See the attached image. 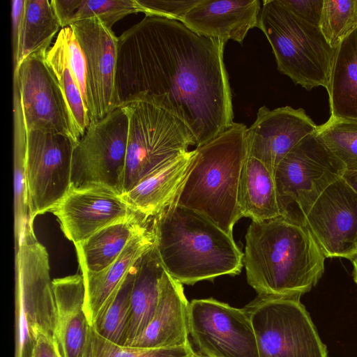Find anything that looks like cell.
Instances as JSON below:
<instances>
[{
    "mask_svg": "<svg viewBox=\"0 0 357 357\" xmlns=\"http://www.w3.org/2000/svg\"><path fill=\"white\" fill-rule=\"evenodd\" d=\"M189 303L183 284L165 271L155 314L144 331L128 346L159 348L190 344L188 340Z\"/></svg>",
    "mask_w": 357,
    "mask_h": 357,
    "instance_id": "obj_19",
    "label": "cell"
},
{
    "mask_svg": "<svg viewBox=\"0 0 357 357\" xmlns=\"http://www.w3.org/2000/svg\"><path fill=\"white\" fill-rule=\"evenodd\" d=\"M301 296L260 297L246 311L259 357H328Z\"/></svg>",
    "mask_w": 357,
    "mask_h": 357,
    "instance_id": "obj_9",
    "label": "cell"
},
{
    "mask_svg": "<svg viewBox=\"0 0 357 357\" xmlns=\"http://www.w3.org/2000/svg\"><path fill=\"white\" fill-rule=\"evenodd\" d=\"M319 29L336 50L357 29V0H324Z\"/></svg>",
    "mask_w": 357,
    "mask_h": 357,
    "instance_id": "obj_34",
    "label": "cell"
},
{
    "mask_svg": "<svg viewBox=\"0 0 357 357\" xmlns=\"http://www.w3.org/2000/svg\"><path fill=\"white\" fill-rule=\"evenodd\" d=\"M61 27L77 21L97 18L107 27L112 26L124 17L144 13L137 0H51Z\"/></svg>",
    "mask_w": 357,
    "mask_h": 357,
    "instance_id": "obj_29",
    "label": "cell"
},
{
    "mask_svg": "<svg viewBox=\"0 0 357 357\" xmlns=\"http://www.w3.org/2000/svg\"><path fill=\"white\" fill-rule=\"evenodd\" d=\"M241 217L262 222L281 216L273 174L260 160L247 157L238 190Z\"/></svg>",
    "mask_w": 357,
    "mask_h": 357,
    "instance_id": "obj_24",
    "label": "cell"
},
{
    "mask_svg": "<svg viewBox=\"0 0 357 357\" xmlns=\"http://www.w3.org/2000/svg\"><path fill=\"white\" fill-rule=\"evenodd\" d=\"M326 90L331 117L357 119V29L336 49Z\"/></svg>",
    "mask_w": 357,
    "mask_h": 357,
    "instance_id": "obj_26",
    "label": "cell"
},
{
    "mask_svg": "<svg viewBox=\"0 0 357 357\" xmlns=\"http://www.w3.org/2000/svg\"><path fill=\"white\" fill-rule=\"evenodd\" d=\"M245 242L247 280L260 297L301 296L324 272L326 257L309 229L282 216L252 221Z\"/></svg>",
    "mask_w": 357,
    "mask_h": 357,
    "instance_id": "obj_2",
    "label": "cell"
},
{
    "mask_svg": "<svg viewBox=\"0 0 357 357\" xmlns=\"http://www.w3.org/2000/svg\"><path fill=\"white\" fill-rule=\"evenodd\" d=\"M190 344L183 347L145 348L115 344L90 326L84 357H192Z\"/></svg>",
    "mask_w": 357,
    "mask_h": 357,
    "instance_id": "obj_33",
    "label": "cell"
},
{
    "mask_svg": "<svg viewBox=\"0 0 357 357\" xmlns=\"http://www.w3.org/2000/svg\"><path fill=\"white\" fill-rule=\"evenodd\" d=\"M15 248V357H32L38 336L55 331L49 255L30 223Z\"/></svg>",
    "mask_w": 357,
    "mask_h": 357,
    "instance_id": "obj_7",
    "label": "cell"
},
{
    "mask_svg": "<svg viewBox=\"0 0 357 357\" xmlns=\"http://www.w3.org/2000/svg\"><path fill=\"white\" fill-rule=\"evenodd\" d=\"M45 59L60 84L79 141L90 125V120L81 91L70 70L63 38L60 31L55 43L47 52Z\"/></svg>",
    "mask_w": 357,
    "mask_h": 357,
    "instance_id": "obj_30",
    "label": "cell"
},
{
    "mask_svg": "<svg viewBox=\"0 0 357 357\" xmlns=\"http://www.w3.org/2000/svg\"><path fill=\"white\" fill-rule=\"evenodd\" d=\"M192 357H208L207 356H205L199 352H195L194 351L193 354H192Z\"/></svg>",
    "mask_w": 357,
    "mask_h": 357,
    "instance_id": "obj_42",
    "label": "cell"
},
{
    "mask_svg": "<svg viewBox=\"0 0 357 357\" xmlns=\"http://www.w3.org/2000/svg\"><path fill=\"white\" fill-rule=\"evenodd\" d=\"M352 262H353V266H354L353 278H354V282L357 284V255L352 260Z\"/></svg>",
    "mask_w": 357,
    "mask_h": 357,
    "instance_id": "obj_41",
    "label": "cell"
},
{
    "mask_svg": "<svg viewBox=\"0 0 357 357\" xmlns=\"http://www.w3.org/2000/svg\"><path fill=\"white\" fill-rule=\"evenodd\" d=\"M165 271L154 245L137 261L124 346H128L151 321Z\"/></svg>",
    "mask_w": 357,
    "mask_h": 357,
    "instance_id": "obj_23",
    "label": "cell"
},
{
    "mask_svg": "<svg viewBox=\"0 0 357 357\" xmlns=\"http://www.w3.org/2000/svg\"><path fill=\"white\" fill-rule=\"evenodd\" d=\"M317 132L346 170H357V119L331 116Z\"/></svg>",
    "mask_w": 357,
    "mask_h": 357,
    "instance_id": "obj_32",
    "label": "cell"
},
{
    "mask_svg": "<svg viewBox=\"0 0 357 357\" xmlns=\"http://www.w3.org/2000/svg\"><path fill=\"white\" fill-rule=\"evenodd\" d=\"M247 127L235 123L204 144L196 147L190 169L175 204L195 211L233 236L242 218L238 190L248 157Z\"/></svg>",
    "mask_w": 357,
    "mask_h": 357,
    "instance_id": "obj_4",
    "label": "cell"
},
{
    "mask_svg": "<svg viewBox=\"0 0 357 357\" xmlns=\"http://www.w3.org/2000/svg\"><path fill=\"white\" fill-rule=\"evenodd\" d=\"M26 0L11 1V27L13 64L15 63L20 49L23 27Z\"/></svg>",
    "mask_w": 357,
    "mask_h": 357,
    "instance_id": "obj_38",
    "label": "cell"
},
{
    "mask_svg": "<svg viewBox=\"0 0 357 357\" xmlns=\"http://www.w3.org/2000/svg\"><path fill=\"white\" fill-rule=\"evenodd\" d=\"M56 303L54 337L62 357H84L90 325L82 274L52 280Z\"/></svg>",
    "mask_w": 357,
    "mask_h": 357,
    "instance_id": "obj_21",
    "label": "cell"
},
{
    "mask_svg": "<svg viewBox=\"0 0 357 357\" xmlns=\"http://www.w3.org/2000/svg\"><path fill=\"white\" fill-rule=\"evenodd\" d=\"M342 178L357 192V170H346Z\"/></svg>",
    "mask_w": 357,
    "mask_h": 357,
    "instance_id": "obj_40",
    "label": "cell"
},
{
    "mask_svg": "<svg viewBox=\"0 0 357 357\" xmlns=\"http://www.w3.org/2000/svg\"><path fill=\"white\" fill-rule=\"evenodd\" d=\"M136 264L132 266L92 326L100 336L120 345L125 343Z\"/></svg>",
    "mask_w": 357,
    "mask_h": 357,
    "instance_id": "obj_31",
    "label": "cell"
},
{
    "mask_svg": "<svg viewBox=\"0 0 357 357\" xmlns=\"http://www.w3.org/2000/svg\"><path fill=\"white\" fill-rule=\"evenodd\" d=\"M28 131L25 124L18 79L13 75L14 236L15 247L29 225L26 176Z\"/></svg>",
    "mask_w": 357,
    "mask_h": 357,
    "instance_id": "obj_27",
    "label": "cell"
},
{
    "mask_svg": "<svg viewBox=\"0 0 357 357\" xmlns=\"http://www.w3.org/2000/svg\"><path fill=\"white\" fill-rule=\"evenodd\" d=\"M195 152L194 149L176 156L122 195L131 209L146 220H153L174 204Z\"/></svg>",
    "mask_w": 357,
    "mask_h": 357,
    "instance_id": "obj_22",
    "label": "cell"
},
{
    "mask_svg": "<svg viewBox=\"0 0 357 357\" xmlns=\"http://www.w3.org/2000/svg\"><path fill=\"white\" fill-rule=\"evenodd\" d=\"M46 54L30 55L13 72L19 82L27 131L61 133L78 142L70 111Z\"/></svg>",
    "mask_w": 357,
    "mask_h": 357,
    "instance_id": "obj_13",
    "label": "cell"
},
{
    "mask_svg": "<svg viewBox=\"0 0 357 357\" xmlns=\"http://www.w3.org/2000/svg\"><path fill=\"white\" fill-rule=\"evenodd\" d=\"M261 8L259 0H201L182 23L200 36L242 44L258 27Z\"/></svg>",
    "mask_w": 357,
    "mask_h": 357,
    "instance_id": "obj_18",
    "label": "cell"
},
{
    "mask_svg": "<svg viewBox=\"0 0 357 357\" xmlns=\"http://www.w3.org/2000/svg\"><path fill=\"white\" fill-rule=\"evenodd\" d=\"M258 28L272 47L280 73L307 91L327 89L336 50L319 27L296 16L280 0H264Z\"/></svg>",
    "mask_w": 357,
    "mask_h": 357,
    "instance_id": "obj_5",
    "label": "cell"
},
{
    "mask_svg": "<svg viewBox=\"0 0 357 357\" xmlns=\"http://www.w3.org/2000/svg\"><path fill=\"white\" fill-rule=\"evenodd\" d=\"M188 328L199 352L208 357H259L255 334L245 309L213 298L189 303Z\"/></svg>",
    "mask_w": 357,
    "mask_h": 357,
    "instance_id": "obj_12",
    "label": "cell"
},
{
    "mask_svg": "<svg viewBox=\"0 0 357 357\" xmlns=\"http://www.w3.org/2000/svg\"><path fill=\"white\" fill-rule=\"evenodd\" d=\"M50 212L57 218L65 236L74 245L137 214L121 194L98 184L71 186Z\"/></svg>",
    "mask_w": 357,
    "mask_h": 357,
    "instance_id": "obj_16",
    "label": "cell"
},
{
    "mask_svg": "<svg viewBox=\"0 0 357 357\" xmlns=\"http://www.w3.org/2000/svg\"><path fill=\"white\" fill-rule=\"evenodd\" d=\"M70 26L84 52L88 84L90 123L116 109V70L118 37L97 18L73 23Z\"/></svg>",
    "mask_w": 357,
    "mask_h": 357,
    "instance_id": "obj_15",
    "label": "cell"
},
{
    "mask_svg": "<svg viewBox=\"0 0 357 357\" xmlns=\"http://www.w3.org/2000/svg\"><path fill=\"white\" fill-rule=\"evenodd\" d=\"M317 129V126L302 108L285 106L270 109L262 106L246 130L248 157L260 160L274 174L284 157Z\"/></svg>",
    "mask_w": 357,
    "mask_h": 357,
    "instance_id": "obj_17",
    "label": "cell"
},
{
    "mask_svg": "<svg viewBox=\"0 0 357 357\" xmlns=\"http://www.w3.org/2000/svg\"><path fill=\"white\" fill-rule=\"evenodd\" d=\"M153 225L162 266L181 284L240 273L244 253L233 236L199 213L174 203L153 218Z\"/></svg>",
    "mask_w": 357,
    "mask_h": 357,
    "instance_id": "obj_3",
    "label": "cell"
},
{
    "mask_svg": "<svg viewBox=\"0 0 357 357\" xmlns=\"http://www.w3.org/2000/svg\"><path fill=\"white\" fill-rule=\"evenodd\" d=\"M32 357H62L54 335L40 334L34 344Z\"/></svg>",
    "mask_w": 357,
    "mask_h": 357,
    "instance_id": "obj_39",
    "label": "cell"
},
{
    "mask_svg": "<svg viewBox=\"0 0 357 357\" xmlns=\"http://www.w3.org/2000/svg\"><path fill=\"white\" fill-rule=\"evenodd\" d=\"M76 142L54 132H28L26 176L29 222L51 210L71 188L72 158Z\"/></svg>",
    "mask_w": 357,
    "mask_h": 357,
    "instance_id": "obj_11",
    "label": "cell"
},
{
    "mask_svg": "<svg viewBox=\"0 0 357 357\" xmlns=\"http://www.w3.org/2000/svg\"><path fill=\"white\" fill-rule=\"evenodd\" d=\"M226 43L178 21L145 16L118 37L116 108L156 102L185 122L197 147L209 142L234 123Z\"/></svg>",
    "mask_w": 357,
    "mask_h": 357,
    "instance_id": "obj_1",
    "label": "cell"
},
{
    "mask_svg": "<svg viewBox=\"0 0 357 357\" xmlns=\"http://www.w3.org/2000/svg\"><path fill=\"white\" fill-rule=\"evenodd\" d=\"M60 33L63 38L70 70L79 88L88 113L87 71L84 52L70 26L61 29Z\"/></svg>",
    "mask_w": 357,
    "mask_h": 357,
    "instance_id": "obj_35",
    "label": "cell"
},
{
    "mask_svg": "<svg viewBox=\"0 0 357 357\" xmlns=\"http://www.w3.org/2000/svg\"><path fill=\"white\" fill-rule=\"evenodd\" d=\"M151 220L135 214L75 244L79 267L90 272L106 268L119 257L132 236Z\"/></svg>",
    "mask_w": 357,
    "mask_h": 357,
    "instance_id": "obj_25",
    "label": "cell"
},
{
    "mask_svg": "<svg viewBox=\"0 0 357 357\" xmlns=\"http://www.w3.org/2000/svg\"><path fill=\"white\" fill-rule=\"evenodd\" d=\"M122 108L129 122L123 195L196 142L185 122L164 105L142 100Z\"/></svg>",
    "mask_w": 357,
    "mask_h": 357,
    "instance_id": "obj_6",
    "label": "cell"
},
{
    "mask_svg": "<svg viewBox=\"0 0 357 357\" xmlns=\"http://www.w3.org/2000/svg\"><path fill=\"white\" fill-rule=\"evenodd\" d=\"M128 126L122 107L90 123L73 150L71 186L98 184L122 195Z\"/></svg>",
    "mask_w": 357,
    "mask_h": 357,
    "instance_id": "obj_10",
    "label": "cell"
},
{
    "mask_svg": "<svg viewBox=\"0 0 357 357\" xmlns=\"http://www.w3.org/2000/svg\"><path fill=\"white\" fill-rule=\"evenodd\" d=\"M60 28L61 24L51 1L26 0L19 53L13 70L30 55L47 52Z\"/></svg>",
    "mask_w": 357,
    "mask_h": 357,
    "instance_id": "obj_28",
    "label": "cell"
},
{
    "mask_svg": "<svg viewBox=\"0 0 357 357\" xmlns=\"http://www.w3.org/2000/svg\"><path fill=\"white\" fill-rule=\"evenodd\" d=\"M153 219L130 240L119 257L99 272L80 268L85 285L86 315L93 326L132 266L154 245Z\"/></svg>",
    "mask_w": 357,
    "mask_h": 357,
    "instance_id": "obj_20",
    "label": "cell"
},
{
    "mask_svg": "<svg viewBox=\"0 0 357 357\" xmlns=\"http://www.w3.org/2000/svg\"><path fill=\"white\" fill-rule=\"evenodd\" d=\"M345 171L317 130L307 135L274 171L281 216L305 227L306 216L314 202Z\"/></svg>",
    "mask_w": 357,
    "mask_h": 357,
    "instance_id": "obj_8",
    "label": "cell"
},
{
    "mask_svg": "<svg viewBox=\"0 0 357 357\" xmlns=\"http://www.w3.org/2000/svg\"><path fill=\"white\" fill-rule=\"evenodd\" d=\"M201 0H137L145 16H157L182 22L185 15Z\"/></svg>",
    "mask_w": 357,
    "mask_h": 357,
    "instance_id": "obj_36",
    "label": "cell"
},
{
    "mask_svg": "<svg viewBox=\"0 0 357 357\" xmlns=\"http://www.w3.org/2000/svg\"><path fill=\"white\" fill-rule=\"evenodd\" d=\"M296 16L319 27L324 0H280Z\"/></svg>",
    "mask_w": 357,
    "mask_h": 357,
    "instance_id": "obj_37",
    "label": "cell"
},
{
    "mask_svg": "<svg viewBox=\"0 0 357 357\" xmlns=\"http://www.w3.org/2000/svg\"><path fill=\"white\" fill-rule=\"evenodd\" d=\"M327 257L353 260L357 255V192L342 177L319 196L305 219Z\"/></svg>",
    "mask_w": 357,
    "mask_h": 357,
    "instance_id": "obj_14",
    "label": "cell"
}]
</instances>
